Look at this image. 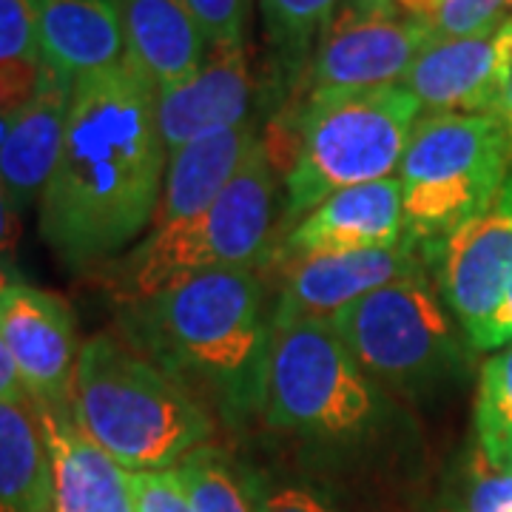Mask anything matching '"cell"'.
<instances>
[{"instance_id": "1", "label": "cell", "mask_w": 512, "mask_h": 512, "mask_svg": "<svg viewBox=\"0 0 512 512\" xmlns=\"http://www.w3.org/2000/svg\"><path fill=\"white\" fill-rule=\"evenodd\" d=\"M168 151L157 89L131 60L74 80L66 140L37 202L43 242L72 271L109 265L151 228Z\"/></svg>"}, {"instance_id": "2", "label": "cell", "mask_w": 512, "mask_h": 512, "mask_svg": "<svg viewBox=\"0 0 512 512\" xmlns=\"http://www.w3.org/2000/svg\"><path fill=\"white\" fill-rule=\"evenodd\" d=\"M120 336L222 424L262 419L274 299L259 268L183 276L120 313Z\"/></svg>"}, {"instance_id": "3", "label": "cell", "mask_w": 512, "mask_h": 512, "mask_svg": "<svg viewBox=\"0 0 512 512\" xmlns=\"http://www.w3.org/2000/svg\"><path fill=\"white\" fill-rule=\"evenodd\" d=\"M72 413L128 473L174 470L214 436V416L117 333H94L83 342Z\"/></svg>"}, {"instance_id": "4", "label": "cell", "mask_w": 512, "mask_h": 512, "mask_svg": "<svg viewBox=\"0 0 512 512\" xmlns=\"http://www.w3.org/2000/svg\"><path fill=\"white\" fill-rule=\"evenodd\" d=\"M419 117L421 103L404 83L308 94L291 126L282 237L336 191L396 177Z\"/></svg>"}, {"instance_id": "5", "label": "cell", "mask_w": 512, "mask_h": 512, "mask_svg": "<svg viewBox=\"0 0 512 512\" xmlns=\"http://www.w3.org/2000/svg\"><path fill=\"white\" fill-rule=\"evenodd\" d=\"M276 197V165L259 140L237 177L202 214L177 225L148 228L128 254L103 265V279L114 299L128 305L183 276L259 268L276 248Z\"/></svg>"}, {"instance_id": "6", "label": "cell", "mask_w": 512, "mask_h": 512, "mask_svg": "<svg viewBox=\"0 0 512 512\" xmlns=\"http://www.w3.org/2000/svg\"><path fill=\"white\" fill-rule=\"evenodd\" d=\"M512 143L495 114H421L399 163L404 242L436 268L447 239L498 197Z\"/></svg>"}, {"instance_id": "7", "label": "cell", "mask_w": 512, "mask_h": 512, "mask_svg": "<svg viewBox=\"0 0 512 512\" xmlns=\"http://www.w3.org/2000/svg\"><path fill=\"white\" fill-rule=\"evenodd\" d=\"M330 322L367 379L404 399L439 390L467 356V336L427 271L367 293Z\"/></svg>"}, {"instance_id": "8", "label": "cell", "mask_w": 512, "mask_h": 512, "mask_svg": "<svg viewBox=\"0 0 512 512\" xmlns=\"http://www.w3.org/2000/svg\"><path fill=\"white\" fill-rule=\"evenodd\" d=\"M384 413V393L356 365L330 319H274L262 419L308 439H348Z\"/></svg>"}, {"instance_id": "9", "label": "cell", "mask_w": 512, "mask_h": 512, "mask_svg": "<svg viewBox=\"0 0 512 512\" xmlns=\"http://www.w3.org/2000/svg\"><path fill=\"white\" fill-rule=\"evenodd\" d=\"M433 37V23L396 9L359 12L342 6L316 40L308 63V94L356 92L404 83L413 60Z\"/></svg>"}, {"instance_id": "10", "label": "cell", "mask_w": 512, "mask_h": 512, "mask_svg": "<svg viewBox=\"0 0 512 512\" xmlns=\"http://www.w3.org/2000/svg\"><path fill=\"white\" fill-rule=\"evenodd\" d=\"M436 276L444 305L478 350L512 282V174L490 208L447 239Z\"/></svg>"}, {"instance_id": "11", "label": "cell", "mask_w": 512, "mask_h": 512, "mask_svg": "<svg viewBox=\"0 0 512 512\" xmlns=\"http://www.w3.org/2000/svg\"><path fill=\"white\" fill-rule=\"evenodd\" d=\"M268 265L279 276L274 319H330L367 293L427 271L407 242L396 248L274 256Z\"/></svg>"}, {"instance_id": "12", "label": "cell", "mask_w": 512, "mask_h": 512, "mask_svg": "<svg viewBox=\"0 0 512 512\" xmlns=\"http://www.w3.org/2000/svg\"><path fill=\"white\" fill-rule=\"evenodd\" d=\"M0 336L32 404L72 407L80 342L72 305L60 293L20 282L0 293Z\"/></svg>"}, {"instance_id": "13", "label": "cell", "mask_w": 512, "mask_h": 512, "mask_svg": "<svg viewBox=\"0 0 512 512\" xmlns=\"http://www.w3.org/2000/svg\"><path fill=\"white\" fill-rule=\"evenodd\" d=\"M254 92L245 43L208 46L197 74L157 89V126L165 151L174 154L208 131L256 120L251 114Z\"/></svg>"}, {"instance_id": "14", "label": "cell", "mask_w": 512, "mask_h": 512, "mask_svg": "<svg viewBox=\"0 0 512 512\" xmlns=\"http://www.w3.org/2000/svg\"><path fill=\"white\" fill-rule=\"evenodd\" d=\"M402 242V183L399 177H384L376 183L336 191L333 197L319 202L276 242L271 259L296 254H328V251L396 248Z\"/></svg>"}, {"instance_id": "15", "label": "cell", "mask_w": 512, "mask_h": 512, "mask_svg": "<svg viewBox=\"0 0 512 512\" xmlns=\"http://www.w3.org/2000/svg\"><path fill=\"white\" fill-rule=\"evenodd\" d=\"M52 464L55 512H137L128 470L94 444L72 407L35 404Z\"/></svg>"}, {"instance_id": "16", "label": "cell", "mask_w": 512, "mask_h": 512, "mask_svg": "<svg viewBox=\"0 0 512 512\" xmlns=\"http://www.w3.org/2000/svg\"><path fill=\"white\" fill-rule=\"evenodd\" d=\"M72 92V77L43 66L35 97L9 120L0 140V180L20 214L40 202L55 174L66 140Z\"/></svg>"}, {"instance_id": "17", "label": "cell", "mask_w": 512, "mask_h": 512, "mask_svg": "<svg viewBox=\"0 0 512 512\" xmlns=\"http://www.w3.org/2000/svg\"><path fill=\"white\" fill-rule=\"evenodd\" d=\"M404 86L421 103V114H493L495 35H433Z\"/></svg>"}, {"instance_id": "18", "label": "cell", "mask_w": 512, "mask_h": 512, "mask_svg": "<svg viewBox=\"0 0 512 512\" xmlns=\"http://www.w3.org/2000/svg\"><path fill=\"white\" fill-rule=\"evenodd\" d=\"M259 140L256 120H245L239 126L208 131L168 154L163 194L151 228L177 225L202 214L237 177Z\"/></svg>"}, {"instance_id": "19", "label": "cell", "mask_w": 512, "mask_h": 512, "mask_svg": "<svg viewBox=\"0 0 512 512\" xmlns=\"http://www.w3.org/2000/svg\"><path fill=\"white\" fill-rule=\"evenodd\" d=\"M37 49L49 69L86 77L126 60L117 0H35Z\"/></svg>"}, {"instance_id": "20", "label": "cell", "mask_w": 512, "mask_h": 512, "mask_svg": "<svg viewBox=\"0 0 512 512\" xmlns=\"http://www.w3.org/2000/svg\"><path fill=\"white\" fill-rule=\"evenodd\" d=\"M126 57L165 89L197 74L208 55V40L185 0H117Z\"/></svg>"}, {"instance_id": "21", "label": "cell", "mask_w": 512, "mask_h": 512, "mask_svg": "<svg viewBox=\"0 0 512 512\" xmlns=\"http://www.w3.org/2000/svg\"><path fill=\"white\" fill-rule=\"evenodd\" d=\"M0 512H55L52 464L32 402L0 404Z\"/></svg>"}, {"instance_id": "22", "label": "cell", "mask_w": 512, "mask_h": 512, "mask_svg": "<svg viewBox=\"0 0 512 512\" xmlns=\"http://www.w3.org/2000/svg\"><path fill=\"white\" fill-rule=\"evenodd\" d=\"M476 439L481 458L495 470H512V345L481 367L476 393Z\"/></svg>"}, {"instance_id": "23", "label": "cell", "mask_w": 512, "mask_h": 512, "mask_svg": "<svg viewBox=\"0 0 512 512\" xmlns=\"http://www.w3.org/2000/svg\"><path fill=\"white\" fill-rule=\"evenodd\" d=\"M197 512H256L228 456L217 447H200L174 467Z\"/></svg>"}, {"instance_id": "24", "label": "cell", "mask_w": 512, "mask_h": 512, "mask_svg": "<svg viewBox=\"0 0 512 512\" xmlns=\"http://www.w3.org/2000/svg\"><path fill=\"white\" fill-rule=\"evenodd\" d=\"M339 9L342 0H259L265 32L276 52H282L291 63L308 55L313 40H319Z\"/></svg>"}, {"instance_id": "25", "label": "cell", "mask_w": 512, "mask_h": 512, "mask_svg": "<svg viewBox=\"0 0 512 512\" xmlns=\"http://www.w3.org/2000/svg\"><path fill=\"white\" fill-rule=\"evenodd\" d=\"M507 18H512V0H444L433 20V35H495Z\"/></svg>"}, {"instance_id": "26", "label": "cell", "mask_w": 512, "mask_h": 512, "mask_svg": "<svg viewBox=\"0 0 512 512\" xmlns=\"http://www.w3.org/2000/svg\"><path fill=\"white\" fill-rule=\"evenodd\" d=\"M134 510L137 512H197L185 493L177 470L128 473Z\"/></svg>"}, {"instance_id": "27", "label": "cell", "mask_w": 512, "mask_h": 512, "mask_svg": "<svg viewBox=\"0 0 512 512\" xmlns=\"http://www.w3.org/2000/svg\"><path fill=\"white\" fill-rule=\"evenodd\" d=\"M35 55H40L35 0H0V66Z\"/></svg>"}, {"instance_id": "28", "label": "cell", "mask_w": 512, "mask_h": 512, "mask_svg": "<svg viewBox=\"0 0 512 512\" xmlns=\"http://www.w3.org/2000/svg\"><path fill=\"white\" fill-rule=\"evenodd\" d=\"M185 3L200 23L208 46L245 43L248 0H185Z\"/></svg>"}, {"instance_id": "29", "label": "cell", "mask_w": 512, "mask_h": 512, "mask_svg": "<svg viewBox=\"0 0 512 512\" xmlns=\"http://www.w3.org/2000/svg\"><path fill=\"white\" fill-rule=\"evenodd\" d=\"M464 512H512V470H495L481 458Z\"/></svg>"}, {"instance_id": "30", "label": "cell", "mask_w": 512, "mask_h": 512, "mask_svg": "<svg viewBox=\"0 0 512 512\" xmlns=\"http://www.w3.org/2000/svg\"><path fill=\"white\" fill-rule=\"evenodd\" d=\"M495 117L504 123L512 143V18L495 32Z\"/></svg>"}, {"instance_id": "31", "label": "cell", "mask_w": 512, "mask_h": 512, "mask_svg": "<svg viewBox=\"0 0 512 512\" xmlns=\"http://www.w3.org/2000/svg\"><path fill=\"white\" fill-rule=\"evenodd\" d=\"M256 512H336L328 501L305 487H279L259 498Z\"/></svg>"}, {"instance_id": "32", "label": "cell", "mask_w": 512, "mask_h": 512, "mask_svg": "<svg viewBox=\"0 0 512 512\" xmlns=\"http://www.w3.org/2000/svg\"><path fill=\"white\" fill-rule=\"evenodd\" d=\"M20 242V208L12 200L9 188L0 180V259L15 262Z\"/></svg>"}, {"instance_id": "33", "label": "cell", "mask_w": 512, "mask_h": 512, "mask_svg": "<svg viewBox=\"0 0 512 512\" xmlns=\"http://www.w3.org/2000/svg\"><path fill=\"white\" fill-rule=\"evenodd\" d=\"M3 402H32V399H29V390L20 379V370L12 359V353L0 336V404Z\"/></svg>"}, {"instance_id": "34", "label": "cell", "mask_w": 512, "mask_h": 512, "mask_svg": "<svg viewBox=\"0 0 512 512\" xmlns=\"http://www.w3.org/2000/svg\"><path fill=\"white\" fill-rule=\"evenodd\" d=\"M507 345H512V282L507 293H504V302L495 311L493 322H490V328L484 333V342H481L478 350H501L507 348Z\"/></svg>"}, {"instance_id": "35", "label": "cell", "mask_w": 512, "mask_h": 512, "mask_svg": "<svg viewBox=\"0 0 512 512\" xmlns=\"http://www.w3.org/2000/svg\"><path fill=\"white\" fill-rule=\"evenodd\" d=\"M441 3H444V0H390V6H393L396 12H402L407 18L427 20V23L436 20Z\"/></svg>"}, {"instance_id": "36", "label": "cell", "mask_w": 512, "mask_h": 512, "mask_svg": "<svg viewBox=\"0 0 512 512\" xmlns=\"http://www.w3.org/2000/svg\"><path fill=\"white\" fill-rule=\"evenodd\" d=\"M20 282H23V279H20L15 262H6V259H0V293H6L9 288L20 285Z\"/></svg>"}, {"instance_id": "37", "label": "cell", "mask_w": 512, "mask_h": 512, "mask_svg": "<svg viewBox=\"0 0 512 512\" xmlns=\"http://www.w3.org/2000/svg\"><path fill=\"white\" fill-rule=\"evenodd\" d=\"M348 6L359 9V12H387V9H393L390 0H348Z\"/></svg>"}]
</instances>
